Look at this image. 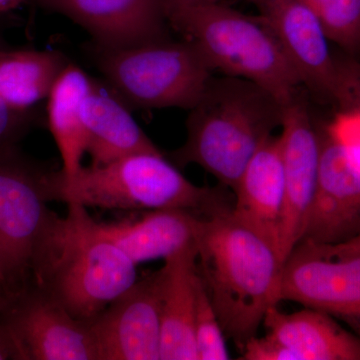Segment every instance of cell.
Wrapping results in <instances>:
<instances>
[{"label": "cell", "instance_id": "6da1fadb", "mask_svg": "<svg viewBox=\"0 0 360 360\" xmlns=\"http://www.w3.org/2000/svg\"><path fill=\"white\" fill-rule=\"evenodd\" d=\"M54 212L30 266V283L89 321L137 281V264L92 227L86 207Z\"/></svg>", "mask_w": 360, "mask_h": 360}, {"label": "cell", "instance_id": "7a4b0ae2", "mask_svg": "<svg viewBox=\"0 0 360 360\" xmlns=\"http://www.w3.org/2000/svg\"><path fill=\"white\" fill-rule=\"evenodd\" d=\"M198 246V270L224 335L243 350L281 302L284 264L271 245L233 219L231 210L205 219Z\"/></svg>", "mask_w": 360, "mask_h": 360}, {"label": "cell", "instance_id": "3957f363", "mask_svg": "<svg viewBox=\"0 0 360 360\" xmlns=\"http://www.w3.org/2000/svg\"><path fill=\"white\" fill-rule=\"evenodd\" d=\"M283 111V104L252 82L212 78L191 110L186 141L172 160L180 167L200 165L234 191L258 149L281 127Z\"/></svg>", "mask_w": 360, "mask_h": 360}, {"label": "cell", "instance_id": "277c9868", "mask_svg": "<svg viewBox=\"0 0 360 360\" xmlns=\"http://www.w3.org/2000/svg\"><path fill=\"white\" fill-rule=\"evenodd\" d=\"M222 188L195 186L161 153L82 167L70 177L49 170L46 179L49 201L105 210H188L203 219L232 210Z\"/></svg>", "mask_w": 360, "mask_h": 360}, {"label": "cell", "instance_id": "5b68a950", "mask_svg": "<svg viewBox=\"0 0 360 360\" xmlns=\"http://www.w3.org/2000/svg\"><path fill=\"white\" fill-rule=\"evenodd\" d=\"M167 20L198 47L212 70L252 82L283 105L297 96L302 80L257 16L217 1L186 7Z\"/></svg>", "mask_w": 360, "mask_h": 360}, {"label": "cell", "instance_id": "8992f818", "mask_svg": "<svg viewBox=\"0 0 360 360\" xmlns=\"http://www.w3.org/2000/svg\"><path fill=\"white\" fill-rule=\"evenodd\" d=\"M96 49L97 68L129 108L191 110L212 80V68L187 39H163L122 49Z\"/></svg>", "mask_w": 360, "mask_h": 360}, {"label": "cell", "instance_id": "52a82bcc", "mask_svg": "<svg viewBox=\"0 0 360 360\" xmlns=\"http://www.w3.org/2000/svg\"><path fill=\"white\" fill-rule=\"evenodd\" d=\"M49 172L18 149L0 155V270L11 295L30 283L33 255L54 214Z\"/></svg>", "mask_w": 360, "mask_h": 360}, {"label": "cell", "instance_id": "ba28073f", "mask_svg": "<svg viewBox=\"0 0 360 360\" xmlns=\"http://www.w3.org/2000/svg\"><path fill=\"white\" fill-rule=\"evenodd\" d=\"M0 321L18 360H99L89 322L72 316L32 284L11 295Z\"/></svg>", "mask_w": 360, "mask_h": 360}, {"label": "cell", "instance_id": "9c48e42d", "mask_svg": "<svg viewBox=\"0 0 360 360\" xmlns=\"http://www.w3.org/2000/svg\"><path fill=\"white\" fill-rule=\"evenodd\" d=\"M319 136V184L300 243L338 245L360 234V149L328 129Z\"/></svg>", "mask_w": 360, "mask_h": 360}, {"label": "cell", "instance_id": "30bf717a", "mask_svg": "<svg viewBox=\"0 0 360 360\" xmlns=\"http://www.w3.org/2000/svg\"><path fill=\"white\" fill-rule=\"evenodd\" d=\"M281 141L284 205L278 255L284 264L302 240L319 184L321 136L298 97L283 105Z\"/></svg>", "mask_w": 360, "mask_h": 360}, {"label": "cell", "instance_id": "8fae6325", "mask_svg": "<svg viewBox=\"0 0 360 360\" xmlns=\"http://www.w3.org/2000/svg\"><path fill=\"white\" fill-rule=\"evenodd\" d=\"M162 269L139 281L89 321L99 360H160Z\"/></svg>", "mask_w": 360, "mask_h": 360}, {"label": "cell", "instance_id": "7c38bea8", "mask_svg": "<svg viewBox=\"0 0 360 360\" xmlns=\"http://www.w3.org/2000/svg\"><path fill=\"white\" fill-rule=\"evenodd\" d=\"M283 300L340 319L360 338V257L328 259L296 246L283 265Z\"/></svg>", "mask_w": 360, "mask_h": 360}, {"label": "cell", "instance_id": "4fadbf2b", "mask_svg": "<svg viewBox=\"0 0 360 360\" xmlns=\"http://www.w3.org/2000/svg\"><path fill=\"white\" fill-rule=\"evenodd\" d=\"M257 7V18L272 33L302 84L333 98L338 59L314 11L302 0H245Z\"/></svg>", "mask_w": 360, "mask_h": 360}, {"label": "cell", "instance_id": "5bb4252c", "mask_svg": "<svg viewBox=\"0 0 360 360\" xmlns=\"http://www.w3.org/2000/svg\"><path fill=\"white\" fill-rule=\"evenodd\" d=\"M91 35L96 47L113 49L165 39V0H37Z\"/></svg>", "mask_w": 360, "mask_h": 360}, {"label": "cell", "instance_id": "9a60e30c", "mask_svg": "<svg viewBox=\"0 0 360 360\" xmlns=\"http://www.w3.org/2000/svg\"><path fill=\"white\" fill-rule=\"evenodd\" d=\"M234 193L236 205L232 206L231 217L266 241L278 255L284 205L279 136L271 135L260 146L241 175Z\"/></svg>", "mask_w": 360, "mask_h": 360}, {"label": "cell", "instance_id": "2e32d148", "mask_svg": "<svg viewBox=\"0 0 360 360\" xmlns=\"http://www.w3.org/2000/svg\"><path fill=\"white\" fill-rule=\"evenodd\" d=\"M205 219L188 210H149L139 219L116 222L91 219L97 233L115 243L135 264L167 259L198 243Z\"/></svg>", "mask_w": 360, "mask_h": 360}, {"label": "cell", "instance_id": "e0dca14e", "mask_svg": "<svg viewBox=\"0 0 360 360\" xmlns=\"http://www.w3.org/2000/svg\"><path fill=\"white\" fill-rule=\"evenodd\" d=\"M82 113L90 165L101 167L136 153H161L108 84L92 78Z\"/></svg>", "mask_w": 360, "mask_h": 360}, {"label": "cell", "instance_id": "ac0fdd59", "mask_svg": "<svg viewBox=\"0 0 360 360\" xmlns=\"http://www.w3.org/2000/svg\"><path fill=\"white\" fill-rule=\"evenodd\" d=\"M198 243L165 259L160 360H198L195 343Z\"/></svg>", "mask_w": 360, "mask_h": 360}, {"label": "cell", "instance_id": "d6986e66", "mask_svg": "<svg viewBox=\"0 0 360 360\" xmlns=\"http://www.w3.org/2000/svg\"><path fill=\"white\" fill-rule=\"evenodd\" d=\"M264 324L266 335L295 360H360V338L326 312L305 309L285 314L272 307Z\"/></svg>", "mask_w": 360, "mask_h": 360}, {"label": "cell", "instance_id": "ffe728a7", "mask_svg": "<svg viewBox=\"0 0 360 360\" xmlns=\"http://www.w3.org/2000/svg\"><path fill=\"white\" fill-rule=\"evenodd\" d=\"M91 79L79 66L70 63L46 98L47 123L60 153V172L65 176H72L84 167L86 132L82 105Z\"/></svg>", "mask_w": 360, "mask_h": 360}, {"label": "cell", "instance_id": "44dd1931", "mask_svg": "<svg viewBox=\"0 0 360 360\" xmlns=\"http://www.w3.org/2000/svg\"><path fill=\"white\" fill-rule=\"evenodd\" d=\"M70 61L56 51H0V97L14 110L30 111L51 94Z\"/></svg>", "mask_w": 360, "mask_h": 360}, {"label": "cell", "instance_id": "7402d4cb", "mask_svg": "<svg viewBox=\"0 0 360 360\" xmlns=\"http://www.w3.org/2000/svg\"><path fill=\"white\" fill-rule=\"evenodd\" d=\"M321 20L330 41L357 53L360 47V0H302Z\"/></svg>", "mask_w": 360, "mask_h": 360}, {"label": "cell", "instance_id": "603a6c76", "mask_svg": "<svg viewBox=\"0 0 360 360\" xmlns=\"http://www.w3.org/2000/svg\"><path fill=\"white\" fill-rule=\"evenodd\" d=\"M195 343L198 360H227L224 329L200 274L196 283Z\"/></svg>", "mask_w": 360, "mask_h": 360}, {"label": "cell", "instance_id": "cb8c5ba5", "mask_svg": "<svg viewBox=\"0 0 360 360\" xmlns=\"http://www.w3.org/2000/svg\"><path fill=\"white\" fill-rule=\"evenodd\" d=\"M34 122V110H14L0 97V155L18 149Z\"/></svg>", "mask_w": 360, "mask_h": 360}, {"label": "cell", "instance_id": "d4e9b609", "mask_svg": "<svg viewBox=\"0 0 360 360\" xmlns=\"http://www.w3.org/2000/svg\"><path fill=\"white\" fill-rule=\"evenodd\" d=\"M333 101L341 111L360 113V63L338 59V80Z\"/></svg>", "mask_w": 360, "mask_h": 360}, {"label": "cell", "instance_id": "484cf974", "mask_svg": "<svg viewBox=\"0 0 360 360\" xmlns=\"http://www.w3.org/2000/svg\"><path fill=\"white\" fill-rule=\"evenodd\" d=\"M298 246L311 255L328 259L360 257V234L345 243L333 245H314L307 243H298Z\"/></svg>", "mask_w": 360, "mask_h": 360}, {"label": "cell", "instance_id": "4316f807", "mask_svg": "<svg viewBox=\"0 0 360 360\" xmlns=\"http://www.w3.org/2000/svg\"><path fill=\"white\" fill-rule=\"evenodd\" d=\"M8 359H18V355L6 326L0 321V360Z\"/></svg>", "mask_w": 360, "mask_h": 360}, {"label": "cell", "instance_id": "83f0119b", "mask_svg": "<svg viewBox=\"0 0 360 360\" xmlns=\"http://www.w3.org/2000/svg\"><path fill=\"white\" fill-rule=\"evenodd\" d=\"M11 295V291H9L8 288H7L6 283H4L1 277H0V312L6 307Z\"/></svg>", "mask_w": 360, "mask_h": 360}, {"label": "cell", "instance_id": "f1b7e54d", "mask_svg": "<svg viewBox=\"0 0 360 360\" xmlns=\"http://www.w3.org/2000/svg\"><path fill=\"white\" fill-rule=\"evenodd\" d=\"M25 0H0V13H7L20 6Z\"/></svg>", "mask_w": 360, "mask_h": 360}, {"label": "cell", "instance_id": "f546056e", "mask_svg": "<svg viewBox=\"0 0 360 360\" xmlns=\"http://www.w3.org/2000/svg\"><path fill=\"white\" fill-rule=\"evenodd\" d=\"M6 47H8V44H6V40H4V37H2V35L0 34V51L6 49Z\"/></svg>", "mask_w": 360, "mask_h": 360}, {"label": "cell", "instance_id": "4dcf8cb0", "mask_svg": "<svg viewBox=\"0 0 360 360\" xmlns=\"http://www.w3.org/2000/svg\"><path fill=\"white\" fill-rule=\"evenodd\" d=\"M0 277H1L2 281H4V276H2V274H1V270H0ZM4 283H6V281H4Z\"/></svg>", "mask_w": 360, "mask_h": 360}, {"label": "cell", "instance_id": "1f68e13d", "mask_svg": "<svg viewBox=\"0 0 360 360\" xmlns=\"http://www.w3.org/2000/svg\"><path fill=\"white\" fill-rule=\"evenodd\" d=\"M357 53H360V47H359V52H357Z\"/></svg>", "mask_w": 360, "mask_h": 360}]
</instances>
